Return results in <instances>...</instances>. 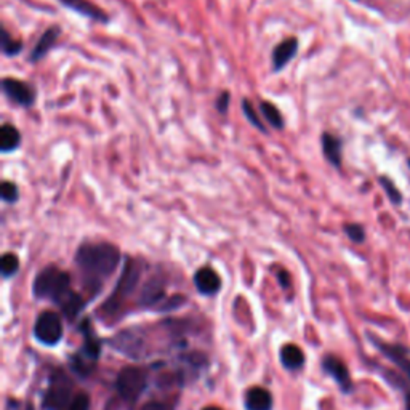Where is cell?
I'll use <instances>...</instances> for the list:
<instances>
[{"mask_svg": "<svg viewBox=\"0 0 410 410\" xmlns=\"http://www.w3.org/2000/svg\"><path fill=\"white\" fill-rule=\"evenodd\" d=\"M121 263V250L110 242H87L76 252V265L82 269L87 283L100 287L101 280L114 273Z\"/></svg>", "mask_w": 410, "mask_h": 410, "instance_id": "6da1fadb", "label": "cell"}, {"mask_svg": "<svg viewBox=\"0 0 410 410\" xmlns=\"http://www.w3.org/2000/svg\"><path fill=\"white\" fill-rule=\"evenodd\" d=\"M71 276L58 266H47L36 276L32 292L41 300H52L58 303L64 295L71 292Z\"/></svg>", "mask_w": 410, "mask_h": 410, "instance_id": "7a4b0ae2", "label": "cell"}, {"mask_svg": "<svg viewBox=\"0 0 410 410\" xmlns=\"http://www.w3.org/2000/svg\"><path fill=\"white\" fill-rule=\"evenodd\" d=\"M72 383L66 375L57 372L52 375L50 385L43 398V406L47 410H68L72 402Z\"/></svg>", "mask_w": 410, "mask_h": 410, "instance_id": "3957f363", "label": "cell"}, {"mask_svg": "<svg viewBox=\"0 0 410 410\" xmlns=\"http://www.w3.org/2000/svg\"><path fill=\"white\" fill-rule=\"evenodd\" d=\"M146 373L138 367H125L117 375L116 389L125 402H136L141 393L146 389Z\"/></svg>", "mask_w": 410, "mask_h": 410, "instance_id": "277c9868", "label": "cell"}, {"mask_svg": "<svg viewBox=\"0 0 410 410\" xmlns=\"http://www.w3.org/2000/svg\"><path fill=\"white\" fill-rule=\"evenodd\" d=\"M140 276H141L140 261H136L133 258L127 260L125 268H123V271H122V276H121V279H119L114 294H112L111 298L107 300V303L105 305L106 311L117 309L116 306L121 303L123 296L130 295L133 290H135L138 280H140Z\"/></svg>", "mask_w": 410, "mask_h": 410, "instance_id": "5b68a950", "label": "cell"}, {"mask_svg": "<svg viewBox=\"0 0 410 410\" xmlns=\"http://www.w3.org/2000/svg\"><path fill=\"white\" fill-rule=\"evenodd\" d=\"M34 334L41 343L47 345V347H55L63 337V324L59 316L53 311L42 313L34 325Z\"/></svg>", "mask_w": 410, "mask_h": 410, "instance_id": "8992f818", "label": "cell"}, {"mask_svg": "<svg viewBox=\"0 0 410 410\" xmlns=\"http://www.w3.org/2000/svg\"><path fill=\"white\" fill-rule=\"evenodd\" d=\"M2 92L10 101L21 107H31L36 105L37 90L31 83L19 81V79L5 77L2 81Z\"/></svg>", "mask_w": 410, "mask_h": 410, "instance_id": "52a82bcc", "label": "cell"}, {"mask_svg": "<svg viewBox=\"0 0 410 410\" xmlns=\"http://www.w3.org/2000/svg\"><path fill=\"white\" fill-rule=\"evenodd\" d=\"M322 369L325 370V373H329L338 383V387L343 393L353 391V382L351 377H349L348 367L338 358H335V356H325V359L322 360Z\"/></svg>", "mask_w": 410, "mask_h": 410, "instance_id": "ba28073f", "label": "cell"}, {"mask_svg": "<svg viewBox=\"0 0 410 410\" xmlns=\"http://www.w3.org/2000/svg\"><path fill=\"white\" fill-rule=\"evenodd\" d=\"M296 52H298V39L289 37L285 41L279 42L274 47L273 55H271V64H273V71L279 72L287 66V64L295 58Z\"/></svg>", "mask_w": 410, "mask_h": 410, "instance_id": "9c48e42d", "label": "cell"}, {"mask_svg": "<svg viewBox=\"0 0 410 410\" xmlns=\"http://www.w3.org/2000/svg\"><path fill=\"white\" fill-rule=\"evenodd\" d=\"M59 3L64 5V7L72 10L82 17L90 18L93 21L98 23H107L110 21V17L105 10H101L98 5H95L90 0H59Z\"/></svg>", "mask_w": 410, "mask_h": 410, "instance_id": "30bf717a", "label": "cell"}, {"mask_svg": "<svg viewBox=\"0 0 410 410\" xmlns=\"http://www.w3.org/2000/svg\"><path fill=\"white\" fill-rule=\"evenodd\" d=\"M59 36H61V28H59L58 24H53V26L47 28L45 32L39 37V41L36 42V45H34V48H32V52L29 53V61L31 63L41 61V59L45 57L53 47H55V43L59 39Z\"/></svg>", "mask_w": 410, "mask_h": 410, "instance_id": "8fae6325", "label": "cell"}, {"mask_svg": "<svg viewBox=\"0 0 410 410\" xmlns=\"http://www.w3.org/2000/svg\"><path fill=\"white\" fill-rule=\"evenodd\" d=\"M194 285L202 295H215L221 287V279L214 269L204 266L194 274Z\"/></svg>", "mask_w": 410, "mask_h": 410, "instance_id": "7c38bea8", "label": "cell"}, {"mask_svg": "<svg viewBox=\"0 0 410 410\" xmlns=\"http://www.w3.org/2000/svg\"><path fill=\"white\" fill-rule=\"evenodd\" d=\"M320 145H322V152L324 157L327 159L334 167L340 169L342 167V159H343V143L338 136L332 135V133H322V138H320Z\"/></svg>", "mask_w": 410, "mask_h": 410, "instance_id": "4fadbf2b", "label": "cell"}, {"mask_svg": "<svg viewBox=\"0 0 410 410\" xmlns=\"http://www.w3.org/2000/svg\"><path fill=\"white\" fill-rule=\"evenodd\" d=\"M372 340H373V343L377 345V348L380 349V351H382L385 356H388V358L391 359L404 373H406V377L410 382V359L407 356V349L402 347H391V345H387V343L380 342V340H375V338H372Z\"/></svg>", "mask_w": 410, "mask_h": 410, "instance_id": "5bb4252c", "label": "cell"}, {"mask_svg": "<svg viewBox=\"0 0 410 410\" xmlns=\"http://www.w3.org/2000/svg\"><path fill=\"white\" fill-rule=\"evenodd\" d=\"M247 410H271L273 409V396L265 388H252L245 394Z\"/></svg>", "mask_w": 410, "mask_h": 410, "instance_id": "9a60e30c", "label": "cell"}, {"mask_svg": "<svg viewBox=\"0 0 410 410\" xmlns=\"http://www.w3.org/2000/svg\"><path fill=\"white\" fill-rule=\"evenodd\" d=\"M21 145V133L12 123H3L0 128V151L3 154L17 151Z\"/></svg>", "mask_w": 410, "mask_h": 410, "instance_id": "2e32d148", "label": "cell"}, {"mask_svg": "<svg viewBox=\"0 0 410 410\" xmlns=\"http://www.w3.org/2000/svg\"><path fill=\"white\" fill-rule=\"evenodd\" d=\"M280 362L285 369L298 370L305 364V354L296 345H285L280 349Z\"/></svg>", "mask_w": 410, "mask_h": 410, "instance_id": "e0dca14e", "label": "cell"}, {"mask_svg": "<svg viewBox=\"0 0 410 410\" xmlns=\"http://www.w3.org/2000/svg\"><path fill=\"white\" fill-rule=\"evenodd\" d=\"M165 290H164V283L161 279H151L145 287H143L141 292V305L145 306H152L156 305L157 301H161L164 298Z\"/></svg>", "mask_w": 410, "mask_h": 410, "instance_id": "ac0fdd59", "label": "cell"}, {"mask_svg": "<svg viewBox=\"0 0 410 410\" xmlns=\"http://www.w3.org/2000/svg\"><path fill=\"white\" fill-rule=\"evenodd\" d=\"M260 112L261 117L265 119V122L268 123L271 128L274 130H283L285 127L284 123V117L280 114V111L278 110V106L271 101H261L260 103Z\"/></svg>", "mask_w": 410, "mask_h": 410, "instance_id": "d6986e66", "label": "cell"}, {"mask_svg": "<svg viewBox=\"0 0 410 410\" xmlns=\"http://www.w3.org/2000/svg\"><path fill=\"white\" fill-rule=\"evenodd\" d=\"M58 305L61 306L63 313L68 316L69 319L76 318V316L81 313V309L83 308V300L81 298V295H77L76 292H69L63 296L61 300L58 301Z\"/></svg>", "mask_w": 410, "mask_h": 410, "instance_id": "ffe728a7", "label": "cell"}, {"mask_svg": "<svg viewBox=\"0 0 410 410\" xmlns=\"http://www.w3.org/2000/svg\"><path fill=\"white\" fill-rule=\"evenodd\" d=\"M0 45H2V53L5 57H17L23 52V42L19 41V39H14L3 26H2V41H0Z\"/></svg>", "mask_w": 410, "mask_h": 410, "instance_id": "44dd1931", "label": "cell"}, {"mask_svg": "<svg viewBox=\"0 0 410 410\" xmlns=\"http://www.w3.org/2000/svg\"><path fill=\"white\" fill-rule=\"evenodd\" d=\"M242 106V112H244V116L247 121H249L252 125H254L255 128H258V130L261 133H266L268 132V128H266V125L263 123V121H261V117L258 116V112H256V110L254 107V105L249 100H242L240 103Z\"/></svg>", "mask_w": 410, "mask_h": 410, "instance_id": "7402d4cb", "label": "cell"}, {"mask_svg": "<svg viewBox=\"0 0 410 410\" xmlns=\"http://www.w3.org/2000/svg\"><path fill=\"white\" fill-rule=\"evenodd\" d=\"M19 269V258L14 254H7L2 255V260H0V271H2V276L5 279L12 278L18 273Z\"/></svg>", "mask_w": 410, "mask_h": 410, "instance_id": "603a6c76", "label": "cell"}, {"mask_svg": "<svg viewBox=\"0 0 410 410\" xmlns=\"http://www.w3.org/2000/svg\"><path fill=\"white\" fill-rule=\"evenodd\" d=\"M0 196H2L3 202H7V204H17L19 199V189L17 183L2 181V185H0Z\"/></svg>", "mask_w": 410, "mask_h": 410, "instance_id": "cb8c5ba5", "label": "cell"}, {"mask_svg": "<svg viewBox=\"0 0 410 410\" xmlns=\"http://www.w3.org/2000/svg\"><path fill=\"white\" fill-rule=\"evenodd\" d=\"M378 181L382 183L383 189L387 191V194H388V197H389V201L394 202V204H399V202H401V192H399V191L396 189V186H394L393 183L389 181L388 178H385V176H380V180H378Z\"/></svg>", "mask_w": 410, "mask_h": 410, "instance_id": "d4e9b609", "label": "cell"}, {"mask_svg": "<svg viewBox=\"0 0 410 410\" xmlns=\"http://www.w3.org/2000/svg\"><path fill=\"white\" fill-rule=\"evenodd\" d=\"M345 233L356 244H360L365 239V231L360 225H347L345 226Z\"/></svg>", "mask_w": 410, "mask_h": 410, "instance_id": "484cf974", "label": "cell"}, {"mask_svg": "<svg viewBox=\"0 0 410 410\" xmlns=\"http://www.w3.org/2000/svg\"><path fill=\"white\" fill-rule=\"evenodd\" d=\"M90 409V398L87 396L85 393H79L74 396L71 406L68 407V410H88Z\"/></svg>", "mask_w": 410, "mask_h": 410, "instance_id": "4316f807", "label": "cell"}, {"mask_svg": "<svg viewBox=\"0 0 410 410\" xmlns=\"http://www.w3.org/2000/svg\"><path fill=\"white\" fill-rule=\"evenodd\" d=\"M229 103H231V93L229 92H221L218 96H216L215 101V110L220 112V114H226L229 110Z\"/></svg>", "mask_w": 410, "mask_h": 410, "instance_id": "83f0119b", "label": "cell"}, {"mask_svg": "<svg viewBox=\"0 0 410 410\" xmlns=\"http://www.w3.org/2000/svg\"><path fill=\"white\" fill-rule=\"evenodd\" d=\"M388 380L391 383H394V387H399L404 391V402H406V410H410V389H409V385L406 382H402L401 378L394 377V375L391 373L388 377Z\"/></svg>", "mask_w": 410, "mask_h": 410, "instance_id": "f1b7e54d", "label": "cell"}, {"mask_svg": "<svg viewBox=\"0 0 410 410\" xmlns=\"http://www.w3.org/2000/svg\"><path fill=\"white\" fill-rule=\"evenodd\" d=\"M141 410H172V407H170V406H167L165 402L152 401V402L145 404V406L141 407Z\"/></svg>", "mask_w": 410, "mask_h": 410, "instance_id": "f546056e", "label": "cell"}, {"mask_svg": "<svg viewBox=\"0 0 410 410\" xmlns=\"http://www.w3.org/2000/svg\"><path fill=\"white\" fill-rule=\"evenodd\" d=\"M279 280H280V285H283L284 289H287L290 285V278H289V273L287 271H280L279 273Z\"/></svg>", "mask_w": 410, "mask_h": 410, "instance_id": "4dcf8cb0", "label": "cell"}, {"mask_svg": "<svg viewBox=\"0 0 410 410\" xmlns=\"http://www.w3.org/2000/svg\"><path fill=\"white\" fill-rule=\"evenodd\" d=\"M202 410H221V409H218V407H205V409H202Z\"/></svg>", "mask_w": 410, "mask_h": 410, "instance_id": "1f68e13d", "label": "cell"}, {"mask_svg": "<svg viewBox=\"0 0 410 410\" xmlns=\"http://www.w3.org/2000/svg\"><path fill=\"white\" fill-rule=\"evenodd\" d=\"M409 167H410V161H409Z\"/></svg>", "mask_w": 410, "mask_h": 410, "instance_id": "d6a6232c", "label": "cell"}]
</instances>
